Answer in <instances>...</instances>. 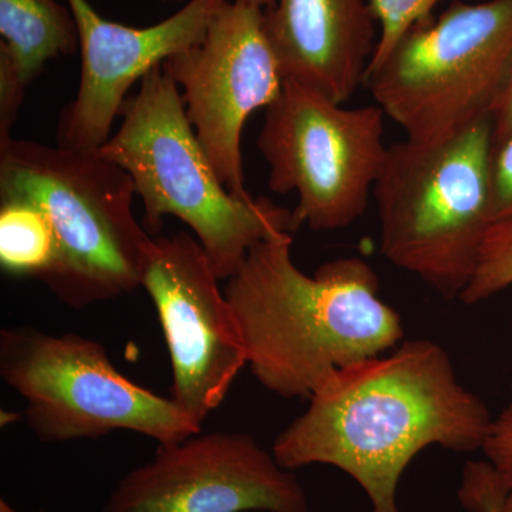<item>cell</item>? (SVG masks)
Here are the masks:
<instances>
[{
    "mask_svg": "<svg viewBox=\"0 0 512 512\" xmlns=\"http://www.w3.org/2000/svg\"><path fill=\"white\" fill-rule=\"evenodd\" d=\"M493 420L443 346L406 340L328 377L272 453L286 470L339 468L365 491L370 512H402L397 491L413 458L431 446L481 450Z\"/></svg>",
    "mask_w": 512,
    "mask_h": 512,
    "instance_id": "cell-1",
    "label": "cell"
},
{
    "mask_svg": "<svg viewBox=\"0 0 512 512\" xmlns=\"http://www.w3.org/2000/svg\"><path fill=\"white\" fill-rule=\"evenodd\" d=\"M292 242L288 232L259 242L224 293L255 379L282 399H311L343 367L396 349L404 326L365 259H333L306 275Z\"/></svg>",
    "mask_w": 512,
    "mask_h": 512,
    "instance_id": "cell-2",
    "label": "cell"
},
{
    "mask_svg": "<svg viewBox=\"0 0 512 512\" xmlns=\"http://www.w3.org/2000/svg\"><path fill=\"white\" fill-rule=\"evenodd\" d=\"M134 195L133 178L99 150L16 138L0 148V200L33 202L52 221L57 261L42 282L70 308L141 286L154 238L134 214Z\"/></svg>",
    "mask_w": 512,
    "mask_h": 512,
    "instance_id": "cell-3",
    "label": "cell"
},
{
    "mask_svg": "<svg viewBox=\"0 0 512 512\" xmlns=\"http://www.w3.org/2000/svg\"><path fill=\"white\" fill-rule=\"evenodd\" d=\"M120 114L119 131L99 151L133 178L148 234H158L165 217L178 218L194 232L215 275L229 279L259 242L295 232L292 211L268 198L241 200L222 184L163 64L143 77Z\"/></svg>",
    "mask_w": 512,
    "mask_h": 512,
    "instance_id": "cell-4",
    "label": "cell"
},
{
    "mask_svg": "<svg viewBox=\"0 0 512 512\" xmlns=\"http://www.w3.org/2000/svg\"><path fill=\"white\" fill-rule=\"evenodd\" d=\"M493 117L434 141L392 144L377 178L380 252L460 299L493 225Z\"/></svg>",
    "mask_w": 512,
    "mask_h": 512,
    "instance_id": "cell-5",
    "label": "cell"
},
{
    "mask_svg": "<svg viewBox=\"0 0 512 512\" xmlns=\"http://www.w3.org/2000/svg\"><path fill=\"white\" fill-rule=\"evenodd\" d=\"M511 72L512 0H456L414 25L366 84L407 138L434 141L493 117Z\"/></svg>",
    "mask_w": 512,
    "mask_h": 512,
    "instance_id": "cell-6",
    "label": "cell"
},
{
    "mask_svg": "<svg viewBox=\"0 0 512 512\" xmlns=\"http://www.w3.org/2000/svg\"><path fill=\"white\" fill-rule=\"evenodd\" d=\"M0 377L25 400L23 419L43 443L126 430L167 446L201 433L171 397L131 382L99 342L74 333L0 330Z\"/></svg>",
    "mask_w": 512,
    "mask_h": 512,
    "instance_id": "cell-7",
    "label": "cell"
},
{
    "mask_svg": "<svg viewBox=\"0 0 512 512\" xmlns=\"http://www.w3.org/2000/svg\"><path fill=\"white\" fill-rule=\"evenodd\" d=\"M384 117L377 104L345 109L285 80L265 110L256 146L269 167V188L298 194L293 231H339L363 217L389 150Z\"/></svg>",
    "mask_w": 512,
    "mask_h": 512,
    "instance_id": "cell-8",
    "label": "cell"
},
{
    "mask_svg": "<svg viewBox=\"0 0 512 512\" xmlns=\"http://www.w3.org/2000/svg\"><path fill=\"white\" fill-rule=\"evenodd\" d=\"M165 72L183 90L185 113L227 190L251 200L241 137L249 117L268 109L285 79L265 32L264 9L227 0L200 45L170 57Z\"/></svg>",
    "mask_w": 512,
    "mask_h": 512,
    "instance_id": "cell-9",
    "label": "cell"
},
{
    "mask_svg": "<svg viewBox=\"0 0 512 512\" xmlns=\"http://www.w3.org/2000/svg\"><path fill=\"white\" fill-rule=\"evenodd\" d=\"M198 239H153L141 286L156 306L173 369L171 399L195 423L224 402L248 365L241 326Z\"/></svg>",
    "mask_w": 512,
    "mask_h": 512,
    "instance_id": "cell-10",
    "label": "cell"
},
{
    "mask_svg": "<svg viewBox=\"0 0 512 512\" xmlns=\"http://www.w3.org/2000/svg\"><path fill=\"white\" fill-rule=\"evenodd\" d=\"M103 512H309L305 488L272 451L241 431L158 446L116 485Z\"/></svg>",
    "mask_w": 512,
    "mask_h": 512,
    "instance_id": "cell-11",
    "label": "cell"
},
{
    "mask_svg": "<svg viewBox=\"0 0 512 512\" xmlns=\"http://www.w3.org/2000/svg\"><path fill=\"white\" fill-rule=\"evenodd\" d=\"M227 0H188L170 18L133 28L101 18L87 0H67L79 30L82 74L72 103L62 111L57 146L100 150L128 90L165 60L200 45Z\"/></svg>",
    "mask_w": 512,
    "mask_h": 512,
    "instance_id": "cell-12",
    "label": "cell"
},
{
    "mask_svg": "<svg viewBox=\"0 0 512 512\" xmlns=\"http://www.w3.org/2000/svg\"><path fill=\"white\" fill-rule=\"evenodd\" d=\"M264 23L285 80L339 104L366 82L379 39L370 0H275Z\"/></svg>",
    "mask_w": 512,
    "mask_h": 512,
    "instance_id": "cell-13",
    "label": "cell"
},
{
    "mask_svg": "<svg viewBox=\"0 0 512 512\" xmlns=\"http://www.w3.org/2000/svg\"><path fill=\"white\" fill-rule=\"evenodd\" d=\"M0 56L15 67L26 86L50 60L80 49L72 9L59 0H0Z\"/></svg>",
    "mask_w": 512,
    "mask_h": 512,
    "instance_id": "cell-14",
    "label": "cell"
},
{
    "mask_svg": "<svg viewBox=\"0 0 512 512\" xmlns=\"http://www.w3.org/2000/svg\"><path fill=\"white\" fill-rule=\"evenodd\" d=\"M57 261L52 221L42 208L25 200H0V265L16 276L43 278Z\"/></svg>",
    "mask_w": 512,
    "mask_h": 512,
    "instance_id": "cell-15",
    "label": "cell"
},
{
    "mask_svg": "<svg viewBox=\"0 0 512 512\" xmlns=\"http://www.w3.org/2000/svg\"><path fill=\"white\" fill-rule=\"evenodd\" d=\"M512 286V222L491 225L481 248L476 272L460 301L466 305L487 301Z\"/></svg>",
    "mask_w": 512,
    "mask_h": 512,
    "instance_id": "cell-16",
    "label": "cell"
},
{
    "mask_svg": "<svg viewBox=\"0 0 512 512\" xmlns=\"http://www.w3.org/2000/svg\"><path fill=\"white\" fill-rule=\"evenodd\" d=\"M439 2L441 0H370L379 26V39L367 74L376 70L389 57L397 43L414 25L429 18Z\"/></svg>",
    "mask_w": 512,
    "mask_h": 512,
    "instance_id": "cell-17",
    "label": "cell"
},
{
    "mask_svg": "<svg viewBox=\"0 0 512 512\" xmlns=\"http://www.w3.org/2000/svg\"><path fill=\"white\" fill-rule=\"evenodd\" d=\"M481 451L493 466L504 495L503 512H512V400L493 420Z\"/></svg>",
    "mask_w": 512,
    "mask_h": 512,
    "instance_id": "cell-18",
    "label": "cell"
},
{
    "mask_svg": "<svg viewBox=\"0 0 512 512\" xmlns=\"http://www.w3.org/2000/svg\"><path fill=\"white\" fill-rule=\"evenodd\" d=\"M26 84L6 57L0 56V148L12 140V128L25 100Z\"/></svg>",
    "mask_w": 512,
    "mask_h": 512,
    "instance_id": "cell-19",
    "label": "cell"
},
{
    "mask_svg": "<svg viewBox=\"0 0 512 512\" xmlns=\"http://www.w3.org/2000/svg\"><path fill=\"white\" fill-rule=\"evenodd\" d=\"M491 218L493 225L512 222V136L494 147Z\"/></svg>",
    "mask_w": 512,
    "mask_h": 512,
    "instance_id": "cell-20",
    "label": "cell"
},
{
    "mask_svg": "<svg viewBox=\"0 0 512 512\" xmlns=\"http://www.w3.org/2000/svg\"><path fill=\"white\" fill-rule=\"evenodd\" d=\"M494 147L512 136V72L503 96L493 113Z\"/></svg>",
    "mask_w": 512,
    "mask_h": 512,
    "instance_id": "cell-21",
    "label": "cell"
},
{
    "mask_svg": "<svg viewBox=\"0 0 512 512\" xmlns=\"http://www.w3.org/2000/svg\"><path fill=\"white\" fill-rule=\"evenodd\" d=\"M241 3H247V5L255 6V8L268 9L274 5L275 0H238Z\"/></svg>",
    "mask_w": 512,
    "mask_h": 512,
    "instance_id": "cell-22",
    "label": "cell"
},
{
    "mask_svg": "<svg viewBox=\"0 0 512 512\" xmlns=\"http://www.w3.org/2000/svg\"><path fill=\"white\" fill-rule=\"evenodd\" d=\"M0 512H20L13 508L12 505L8 503V501L0 500Z\"/></svg>",
    "mask_w": 512,
    "mask_h": 512,
    "instance_id": "cell-23",
    "label": "cell"
},
{
    "mask_svg": "<svg viewBox=\"0 0 512 512\" xmlns=\"http://www.w3.org/2000/svg\"><path fill=\"white\" fill-rule=\"evenodd\" d=\"M161 2H170V3H174V2H183V0H161Z\"/></svg>",
    "mask_w": 512,
    "mask_h": 512,
    "instance_id": "cell-24",
    "label": "cell"
}]
</instances>
